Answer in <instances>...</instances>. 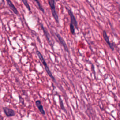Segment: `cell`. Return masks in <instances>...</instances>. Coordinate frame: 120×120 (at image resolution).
<instances>
[{
    "label": "cell",
    "mask_w": 120,
    "mask_h": 120,
    "mask_svg": "<svg viewBox=\"0 0 120 120\" xmlns=\"http://www.w3.org/2000/svg\"><path fill=\"white\" fill-rule=\"evenodd\" d=\"M119 11H120V5H119Z\"/></svg>",
    "instance_id": "15"
},
{
    "label": "cell",
    "mask_w": 120,
    "mask_h": 120,
    "mask_svg": "<svg viewBox=\"0 0 120 120\" xmlns=\"http://www.w3.org/2000/svg\"><path fill=\"white\" fill-rule=\"evenodd\" d=\"M48 3L50 7L52 15L54 20L57 23H59V18H58V15L57 12L56 11V10H55L54 0H49L48 1Z\"/></svg>",
    "instance_id": "2"
},
{
    "label": "cell",
    "mask_w": 120,
    "mask_h": 120,
    "mask_svg": "<svg viewBox=\"0 0 120 120\" xmlns=\"http://www.w3.org/2000/svg\"><path fill=\"white\" fill-rule=\"evenodd\" d=\"M103 37L104 38V39L105 40V42H106V43L109 46V47H110V48L113 50H114V44L113 43H111L109 40V38H108V36H107V33L106 32V31L105 30H104L103 31Z\"/></svg>",
    "instance_id": "5"
},
{
    "label": "cell",
    "mask_w": 120,
    "mask_h": 120,
    "mask_svg": "<svg viewBox=\"0 0 120 120\" xmlns=\"http://www.w3.org/2000/svg\"><path fill=\"white\" fill-rule=\"evenodd\" d=\"M118 106H119V107L120 108V102L119 103V104H118Z\"/></svg>",
    "instance_id": "14"
},
{
    "label": "cell",
    "mask_w": 120,
    "mask_h": 120,
    "mask_svg": "<svg viewBox=\"0 0 120 120\" xmlns=\"http://www.w3.org/2000/svg\"><path fill=\"white\" fill-rule=\"evenodd\" d=\"M0 91H1V88H0Z\"/></svg>",
    "instance_id": "16"
},
{
    "label": "cell",
    "mask_w": 120,
    "mask_h": 120,
    "mask_svg": "<svg viewBox=\"0 0 120 120\" xmlns=\"http://www.w3.org/2000/svg\"><path fill=\"white\" fill-rule=\"evenodd\" d=\"M7 3L8 4V5L9 6V8H11V9L13 11V12L16 14V15H18V11L17 9V8H15V5L13 4V3H12V2L10 0H6Z\"/></svg>",
    "instance_id": "8"
},
{
    "label": "cell",
    "mask_w": 120,
    "mask_h": 120,
    "mask_svg": "<svg viewBox=\"0 0 120 120\" xmlns=\"http://www.w3.org/2000/svg\"><path fill=\"white\" fill-rule=\"evenodd\" d=\"M36 53H37V55L38 56L39 59H40V60L42 62V64H43V65H44V67H45V70L46 73H47V74L48 75H49V76H50V77L52 80L53 81H54V82H56L55 78H54V77H53V76L52 75V74L51 71H50V69H49V67H48V66H47V64L46 62H45V59H44L43 56H42V54L41 53V52H40L39 51L37 50V51H36Z\"/></svg>",
    "instance_id": "1"
},
{
    "label": "cell",
    "mask_w": 120,
    "mask_h": 120,
    "mask_svg": "<svg viewBox=\"0 0 120 120\" xmlns=\"http://www.w3.org/2000/svg\"><path fill=\"white\" fill-rule=\"evenodd\" d=\"M59 103H60V107L61 110H62L64 112H66V109H65V106H64L62 100V99L61 98H60V96H59Z\"/></svg>",
    "instance_id": "10"
},
{
    "label": "cell",
    "mask_w": 120,
    "mask_h": 120,
    "mask_svg": "<svg viewBox=\"0 0 120 120\" xmlns=\"http://www.w3.org/2000/svg\"><path fill=\"white\" fill-rule=\"evenodd\" d=\"M56 36L57 37V38H58L59 42H60V43L61 44V45H62V46L63 47L64 49H65V50L67 52H68V48L67 47V45L65 42V41L64 40V39H63V38L58 33H56Z\"/></svg>",
    "instance_id": "6"
},
{
    "label": "cell",
    "mask_w": 120,
    "mask_h": 120,
    "mask_svg": "<svg viewBox=\"0 0 120 120\" xmlns=\"http://www.w3.org/2000/svg\"><path fill=\"white\" fill-rule=\"evenodd\" d=\"M67 9H68V14H69V16H70L71 21H70V23H71L72 24H73L75 26V28L77 29L78 28L77 22V21H76V20L75 19V18L74 14H73V13L72 12V11L70 9H68V8H67Z\"/></svg>",
    "instance_id": "3"
},
{
    "label": "cell",
    "mask_w": 120,
    "mask_h": 120,
    "mask_svg": "<svg viewBox=\"0 0 120 120\" xmlns=\"http://www.w3.org/2000/svg\"><path fill=\"white\" fill-rule=\"evenodd\" d=\"M41 27L42 29L43 30V31H44V34H45V37H46V39L47 40L48 42L50 44L51 41H50V40L49 33H48V32L47 31V30L45 29V28H44V27L43 26V25L42 24H41Z\"/></svg>",
    "instance_id": "9"
},
{
    "label": "cell",
    "mask_w": 120,
    "mask_h": 120,
    "mask_svg": "<svg viewBox=\"0 0 120 120\" xmlns=\"http://www.w3.org/2000/svg\"><path fill=\"white\" fill-rule=\"evenodd\" d=\"M34 0L37 3V5H38V8H39V9L41 11H42L43 13H44V12H45L44 9V8H43V7H42L41 4H40L39 1L38 0Z\"/></svg>",
    "instance_id": "11"
},
{
    "label": "cell",
    "mask_w": 120,
    "mask_h": 120,
    "mask_svg": "<svg viewBox=\"0 0 120 120\" xmlns=\"http://www.w3.org/2000/svg\"><path fill=\"white\" fill-rule=\"evenodd\" d=\"M36 106H37L38 110L42 114V115H45V112L44 109V108H43V106L41 104V101L40 100H36Z\"/></svg>",
    "instance_id": "7"
},
{
    "label": "cell",
    "mask_w": 120,
    "mask_h": 120,
    "mask_svg": "<svg viewBox=\"0 0 120 120\" xmlns=\"http://www.w3.org/2000/svg\"><path fill=\"white\" fill-rule=\"evenodd\" d=\"M23 3L24 4V5H25V6L26 7V8L28 9L29 11H30L31 10V8L30 7V6L29 5L27 0H22Z\"/></svg>",
    "instance_id": "12"
},
{
    "label": "cell",
    "mask_w": 120,
    "mask_h": 120,
    "mask_svg": "<svg viewBox=\"0 0 120 120\" xmlns=\"http://www.w3.org/2000/svg\"><path fill=\"white\" fill-rule=\"evenodd\" d=\"M3 109L5 114L8 117H10L15 115V112L12 109L8 107H3Z\"/></svg>",
    "instance_id": "4"
},
{
    "label": "cell",
    "mask_w": 120,
    "mask_h": 120,
    "mask_svg": "<svg viewBox=\"0 0 120 120\" xmlns=\"http://www.w3.org/2000/svg\"><path fill=\"white\" fill-rule=\"evenodd\" d=\"M69 27H70V30L71 33L73 35H74L75 33V26L73 24H72L71 23H70Z\"/></svg>",
    "instance_id": "13"
}]
</instances>
